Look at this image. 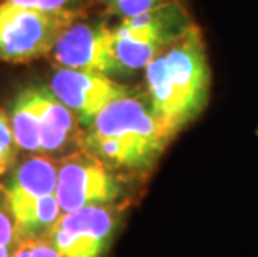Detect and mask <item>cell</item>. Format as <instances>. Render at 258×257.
Returning <instances> with one entry per match:
<instances>
[{"label":"cell","instance_id":"1","mask_svg":"<svg viewBox=\"0 0 258 257\" xmlns=\"http://www.w3.org/2000/svg\"><path fill=\"white\" fill-rule=\"evenodd\" d=\"M147 100L170 139L207 104L210 87L205 43L199 27L172 37L145 67Z\"/></svg>","mask_w":258,"mask_h":257},{"label":"cell","instance_id":"2","mask_svg":"<svg viewBox=\"0 0 258 257\" xmlns=\"http://www.w3.org/2000/svg\"><path fill=\"white\" fill-rule=\"evenodd\" d=\"M168 140L148 100L128 94L93 119L84 147L110 167L142 171L157 161Z\"/></svg>","mask_w":258,"mask_h":257},{"label":"cell","instance_id":"3","mask_svg":"<svg viewBox=\"0 0 258 257\" xmlns=\"http://www.w3.org/2000/svg\"><path fill=\"white\" fill-rule=\"evenodd\" d=\"M58 167L47 157H32L19 166L4 187V197L20 240L47 237L63 216L57 199Z\"/></svg>","mask_w":258,"mask_h":257},{"label":"cell","instance_id":"4","mask_svg":"<svg viewBox=\"0 0 258 257\" xmlns=\"http://www.w3.org/2000/svg\"><path fill=\"white\" fill-rule=\"evenodd\" d=\"M74 10H38L0 4V60L24 64L52 54L63 32L75 24Z\"/></svg>","mask_w":258,"mask_h":257},{"label":"cell","instance_id":"5","mask_svg":"<svg viewBox=\"0 0 258 257\" xmlns=\"http://www.w3.org/2000/svg\"><path fill=\"white\" fill-rule=\"evenodd\" d=\"M190 24L178 4H163L147 14L122 19L113 29L115 54L120 65L125 72L145 70L158 50Z\"/></svg>","mask_w":258,"mask_h":257},{"label":"cell","instance_id":"6","mask_svg":"<svg viewBox=\"0 0 258 257\" xmlns=\"http://www.w3.org/2000/svg\"><path fill=\"white\" fill-rule=\"evenodd\" d=\"M110 166L82 150L70 154L58 164L57 199L63 214L90 205H112L123 194L120 180Z\"/></svg>","mask_w":258,"mask_h":257},{"label":"cell","instance_id":"7","mask_svg":"<svg viewBox=\"0 0 258 257\" xmlns=\"http://www.w3.org/2000/svg\"><path fill=\"white\" fill-rule=\"evenodd\" d=\"M117 226L115 207L90 205L63 214L45 239L62 257H103Z\"/></svg>","mask_w":258,"mask_h":257},{"label":"cell","instance_id":"8","mask_svg":"<svg viewBox=\"0 0 258 257\" xmlns=\"http://www.w3.org/2000/svg\"><path fill=\"white\" fill-rule=\"evenodd\" d=\"M50 56L65 69L92 70L105 75L125 72L115 54L113 29L103 24L75 22L63 32Z\"/></svg>","mask_w":258,"mask_h":257},{"label":"cell","instance_id":"9","mask_svg":"<svg viewBox=\"0 0 258 257\" xmlns=\"http://www.w3.org/2000/svg\"><path fill=\"white\" fill-rule=\"evenodd\" d=\"M50 90L87 127L107 106L130 94L127 87L115 82L110 75L65 67L52 75Z\"/></svg>","mask_w":258,"mask_h":257},{"label":"cell","instance_id":"10","mask_svg":"<svg viewBox=\"0 0 258 257\" xmlns=\"http://www.w3.org/2000/svg\"><path fill=\"white\" fill-rule=\"evenodd\" d=\"M40 122L42 152H58L67 145L75 130V116L62 104L50 87H29L22 90Z\"/></svg>","mask_w":258,"mask_h":257},{"label":"cell","instance_id":"11","mask_svg":"<svg viewBox=\"0 0 258 257\" xmlns=\"http://www.w3.org/2000/svg\"><path fill=\"white\" fill-rule=\"evenodd\" d=\"M10 125H12L15 144L20 149L27 152H42L40 122L29 106V102L22 95V92L17 100L14 102L12 114H10Z\"/></svg>","mask_w":258,"mask_h":257},{"label":"cell","instance_id":"12","mask_svg":"<svg viewBox=\"0 0 258 257\" xmlns=\"http://www.w3.org/2000/svg\"><path fill=\"white\" fill-rule=\"evenodd\" d=\"M110 14L122 19L135 17L167 4V0H100Z\"/></svg>","mask_w":258,"mask_h":257},{"label":"cell","instance_id":"13","mask_svg":"<svg viewBox=\"0 0 258 257\" xmlns=\"http://www.w3.org/2000/svg\"><path fill=\"white\" fill-rule=\"evenodd\" d=\"M15 157V139L10 119L0 111V176L9 171Z\"/></svg>","mask_w":258,"mask_h":257},{"label":"cell","instance_id":"14","mask_svg":"<svg viewBox=\"0 0 258 257\" xmlns=\"http://www.w3.org/2000/svg\"><path fill=\"white\" fill-rule=\"evenodd\" d=\"M12 257H62L45 237L24 239L14 250Z\"/></svg>","mask_w":258,"mask_h":257},{"label":"cell","instance_id":"15","mask_svg":"<svg viewBox=\"0 0 258 257\" xmlns=\"http://www.w3.org/2000/svg\"><path fill=\"white\" fill-rule=\"evenodd\" d=\"M19 239L7 204L0 207V257H12V244Z\"/></svg>","mask_w":258,"mask_h":257},{"label":"cell","instance_id":"16","mask_svg":"<svg viewBox=\"0 0 258 257\" xmlns=\"http://www.w3.org/2000/svg\"><path fill=\"white\" fill-rule=\"evenodd\" d=\"M5 2H12L22 5V7H30L38 10H63L67 4L74 0H5Z\"/></svg>","mask_w":258,"mask_h":257}]
</instances>
